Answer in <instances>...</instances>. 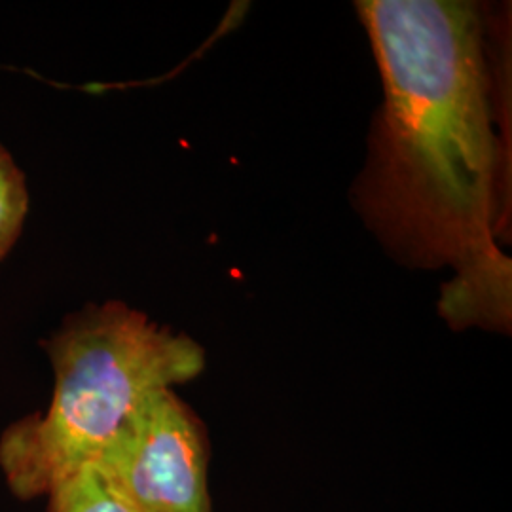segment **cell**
<instances>
[{"label": "cell", "instance_id": "6da1fadb", "mask_svg": "<svg viewBox=\"0 0 512 512\" xmlns=\"http://www.w3.org/2000/svg\"><path fill=\"white\" fill-rule=\"evenodd\" d=\"M357 8L384 84L357 205L399 258L456 270L440 304L454 327H507L511 260L495 243L499 143L480 14L458 0Z\"/></svg>", "mask_w": 512, "mask_h": 512}, {"label": "cell", "instance_id": "7a4b0ae2", "mask_svg": "<svg viewBox=\"0 0 512 512\" xmlns=\"http://www.w3.org/2000/svg\"><path fill=\"white\" fill-rule=\"evenodd\" d=\"M44 349L54 368L50 406L0 435V471L23 501L93 465L150 397L205 368L198 342L122 302L76 311Z\"/></svg>", "mask_w": 512, "mask_h": 512}, {"label": "cell", "instance_id": "3957f363", "mask_svg": "<svg viewBox=\"0 0 512 512\" xmlns=\"http://www.w3.org/2000/svg\"><path fill=\"white\" fill-rule=\"evenodd\" d=\"M202 421L165 389L148 399L93 463L135 512H213Z\"/></svg>", "mask_w": 512, "mask_h": 512}, {"label": "cell", "instance_id": "277c9868", "mask_svg": "<svg viewBox=\"0 0 512 512\" xmlns=\"http://www.w3.org/2000/svg\"><path fill=\"white\" fill-rule=\"evenodd\" d=\"M46 497L48 512H135L95 465L67 476Z\"/></svg>", "mask_w": 512, "mask_h": 512}, {"label": "cell", "instance_id": "5b68a950", "mask_svg": "<svg viewBox=\"0 0 512 512\" xmlns=\"http://www.w3.org/2000/svg\"><path fill=\"white\" fill-rule=\"evenodd\" d=\"M29 205L31 198L25 173L0 143V262L18 243Z\"/></svg>", "mask_w": 512, "mask_h": 512}]
</instances>
